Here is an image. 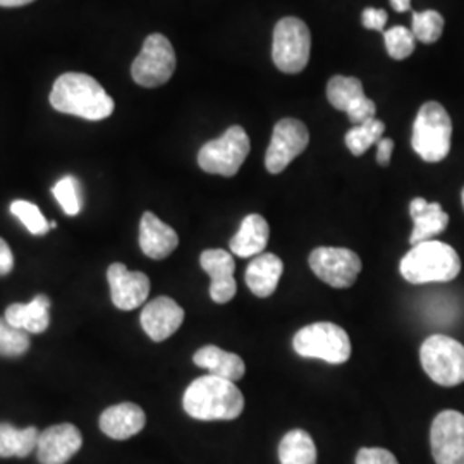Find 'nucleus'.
I'll return each instance as SVG.
<instances>
[{"instance_id": "nucleus-20", "label": "nucleus", "mask_w": 464, "mask_h": 464, "mask_svg": "<svg viewBox=\"0 0 464 464\" xmlns=\"http://www.w3.org/2000/svg\"><path fill=\"white\" fill-rule=\"evenodd\" d=\"M284 264L274 253H262L249 262L246 268V284L249 291L258 298H268L274 295L281 281Z\"/></svg>"}, {"instance_id": "nucleus-30", "label": "nucleus", "mask_w": 464, "mask_h": 464, "mask_svg": "<svg viewBox=\"0 0 464 464\" xmlns=\"http://www.w3.org/2000/svg\"><path fill=\"white\" fill-rule=\"evenodd\" d=\"M28 332L13 327L5 318H0V354L7 358H16L30 349Z\"/></svg>"}, {"instance_id": "nucleus-14", "label": "nucleus", "mask_w": 464, "mask_h": 464, "mask_svg": "<svg viewBox=\"0 0 464 464\" xmlns=\"http://www.w3.org/2000/svg\"><path fill=\"white\" fill-rule=\"evenodd\" d=\"M83 446V437L71 423L53 425L38 437L36 458L40 464H66Z\"/></svg>"}, {"instance_id": "nucleus-19", "label": "nucleus", "mask_w": 464, "mask_h": 464, "mask_svg": "<svg viewBox=\"0 0 464 464\" xmlns=\"http://www.w3.org/2000/svg\"><path fill=\"white\" fill-rule=\"evenodd\" d=\"M410 214L413 218V232L410 237L411 246L423 241H430L437 234L446 231L449 226V216L442 210L440 203H430L425 198H415L410 205Z\"/></svg>"}, {"instance_id": "nucleus-11", "label": "nucleus", "mask_w": 464, "mask_h": 464, "mask_svg": "<svg viewBox=\"0 0 464 464\" xmlns=\"http://www.w3.org/2000/svg\"><path fill=\"white\" fill-rule=\"evenodd\" d=\"M310 143L308 128L293 117L281 119L274 126L270 145L266 149V167L270 174H281Z\"/></svg>"}, {"instance_id": "nucleus-10", "label": "nucleus", "mask_w": 464, "mask_h": 464, "mask_svg": "<svg viewBox=\"0 0 464 464\" xmlns=\"http://www.w3.org/2000/svg\"><path fill=\"white\" fill-rule=\"evenodd\" d=\"M308 264L320 281L335 289L351 287L363 268L362 258L353 249L331 246L314 249Z\"/></svg>"}, {"instance_id": "nucleus-29", "label": "nucleus", "mask_w": 464, "mask_h": 464, "mask_svg": "<svg viewBox=\"0 0 464 464\" xmlns=\"http://www.w3.org/2000/svg\"><path fill=\"white\" fill-rule=\"evenodd\" d=\"M411 32L421 44H435L444 32V17L431 9L423 13H413Z\"/></svg>"}, {"instance_id": "nucleus-17", "label": "nucleus", "mask_w": 464, "mask_h": 464, "mask_svg": "<svg viewBox=\"0 0 464 464\" xmlns=\"http://www.w3.org/2000/svg\"><path fill=\"white\" fill-rule=\"evenodd\" d=\"M145 411L134 402H121L100 416V430L114 440H126L145 429Z\"/></svg>"}, {"instance_id": "nucleus-21", "label": "nucleus", "mask_w": 464, "mask_h": 464, "mask_svg": "<svg viewBox=\"0 0 464 464\" xmlns=\"http://www.w3.org/2000/svg\"><path fill=\"white\" fill-rule=\"evenodd\" d=\"M270 227L268 222L258 214H249L243 218L239 231L232 236L231 251L239 258H255L264 253L268 245Z\"/></svg>"}, {"instance_id": "nucleus-3", "label": "nucleus", "mask_w": 464, "mask_h": 464, "mask_svg": "<svg viewBox=\"0 0 464 464\" xmlns=\"http://www.w3.org/2000/svg\"><path fill=\"white\" fill-rule=\"evenodd\" d=\"M399 272L411 284L454 281L461 272V258L448 243L430 239L415 245L402 256Z\"/></svg>"}, {"instance_id": "nucleus-8", "label": "nucleus", "mask_w": 464, "mask_h": 464, "mask_svg": "<svg viewBox=\"0 0 464 464\" xmlns=\"http://www.w3.org/2000/svg\"><path fill=\"white\" fill-rule=\"evenodd\" d=\"M249 136L245 128L231 126L226 133L205 143L198 153V166L208 174L232 178L249 155Z\"/></svg>"}, {"instance_id": "nucleus-36", "label": "nucleus", "mask_w": 464, "mask_h": 464, "mask_svg": "<svg viewBox=\"0 0 464 464\" xmlns=\"http://www.w3.org/2000/svg\"><path fill=\"white\" fill-rule=\"evenodd\" d=\"M14 268V255L9 245L0 237V277L11 274Z\"/></svg>"}, {"instance_id": "nucleus-2", "label": "nucleus", "mask_w": 464, "mask_h": 464, "mask_svg": "<svg viewBox=\"0 0 464 464\" xmlns=\"http://www.w3.org/2000/svg\"><path fill=\"white\" fill-rule=\"evenodd\" d=\"M183 408L188 415L201 421L236 420L245 410V398L234 382L205 375L189 383Z\"/></svg>"}, {"instance_id": "nucleus-24", "label": "nucleus", "mask_w": 464, "mask_h": 464, "mask_svg": "<svg viewBox=\"0 0 464 464\" xmlns=\"http://www.w3.org/2000/svg\"><path fill=\"white\" fill-rule=\"evenodd\" d=\"M281 464H316V448L308 431L291 430L282 437L279 444Z\"/></svg>"}, {"instance_id": "nucleus-15", "label": "nucleus", "mask_w": 464, "mask_h": 464, "mask_svg": "<svg viewBox=\"0 0 464 464\" xmlns=\"http://www.w3.org/2000/svg\"><path fill=\"white\" fill-rule=\"evenodd\" d=\"M201 268L210 276V298L218 304L229 303L236 293L237 284L234 279L236 262L226 249H205L199 256Z\"/></svg>"}, {"instance_id": "nucleus-39", "label": "nucleus", "mask_w": 464, "mask_h": 464, "mask_svg": "<svg viewBox=\"0 0 464 464\" xmlns=\"http://www.w3.org/2000/svg\"><path fill=\"white\" fill-rule=\"evenodd\" d=\"M34 0H0V7H21L32 4Z\"/></svg>"}, {"instance_id": "nucleus-25", "label": "nucleus", "mask_w": 464, "mask_h": 464, "mask_svg": "<svg viewBox=\"0 0 464 464\" xmlns=\"http://www.w3.org/2000/svg\"><path fill=\"white\" fill-rule=\"evenodd\" d=\"M40 433L34 427L19 430L11 423H0V458H26L38 446Z\"/></svg>"}, {"instance_id": "nucleus-34", "label": "nucleus", "mask_w": 464, "mask_h": 464, "mask_svg": "<svg viewBox=\"0 0 464 464\" xmlns=\"http://www.w3.org/2000/svg\"><path fill=\"white\" fill-rule=\"evenodd\" d=\"M356 464H399L396 456L382 448L360 449L356 456Z\"/></svg>"}, {"instance_id": "nucleus-35", "label": "nucleus", "mask_w": 464, "mask_h": 464, "mask_svg": "<svg viewBox=\"0 0 464 464\" xmlns=\"http://www.w3.org/2000/svg\"><path fill=\"white\" fill-rule=\"evenodd\" d=\"M387 11L383 9H373V7H366L362 14V23L366 30H377V32H383V26L387 23Z\"/></svg>"}, {"instance_id": "nucleus-33", "label": "nucleus", "mask_w": 464, "mask_h": 464, "mask_svg": "<svg viewBox=\"0 0 464 464\" xmlns=\"http://www.w3.org/2000/svg\"><path fill=\"white\" fill-rule=\"evenodd\" d=\"M375 112H377V105L373 100L363 97L362 100H358L356 103H353L346 111L349 121L354 124V126H360L370 119H375Z\"/></svg>"}, {"instance_id": "nucleus-13", "label": "nucleus", "mask_w": 464, "mask_h": 464, "mask_svg": "<svg viewBox=\"0 0 464 464\" xmlns=\"http://www.w3.org/2000/svg\"><path fill=\"white\" fill-rule=\"evenodd\" d=\"M112 303L119 310L130 312L141 306L150 295V279L143 272H131L122 264H112L107 270Z\"/></svg>"}, {"instance_id": "nucleus-12", "label": "nucleus", "mask_w": 464, "mask_h": 464, "mask_svg": "<svg viewBox=\"0 0 464 464\" xmlns=\"http://www.w3.org/2000/svg\"><path fill=\"white\" fill-rule=\"evenodd\" d=\"M431 456L437 464H464V415L446 410L430 429Z\"/></svg>"}, {"instance_id": "nucleus-37", "label": "nucleus", "mask_w": 464, "mask_h": 464, "mask_svg": "<svg viewBox=\"0 0 464 464\" xmlns=\"http://www.w3.org/2000/svg\"><path fill=\"white\" fill-rule=\"evenodd\" d=\"M392 150H394V141L391 138H382L381 141L377 143V162L382 167H387L391 164Z\"/></svg>"}, {"instance_id": "nucleus-22", "label": "nucleus", "mask_w": 464, "mask_h": 464, "mask_svg": "<svg viewBox=\"0 0 464 464\" xmlns=\"http://www.w3.org/2000/svg\"><path fill=\"white\" fill-rule=\"evenodd\" d=\"M50 299L45 295L34 296L28 304L14 303L5 310L4 318L19 331L42 334L49 329Z\"/></svg>"}, {"instance_id": "nucleus-31", "label": "nucleus", "mask_w": 464, "mask_h": 464, "mask_svg": "<svg viewBox=\"0 0 464 464\" xmlns=\"http://www.w3.org/2000/svg\"><path fill=\"white\" fill-rule=\"evenodd\" d=\"M383 40H385V49L389 52V55L396 61L408 59L415 52V34L406 26H394L383 32Z\"/></svg>"}, {"instance_id": "nucleus-1", "label": "nucleus", "mask_w": 464, "mask_h": 464, "mask_svg": "<svg viewBox=\"0 0 464 464\" xmlns=\"http://www.w3.org/2000/svg\"><path fill=\"white\" fill-rule=\"evenodd\" d=\"M50 105L63 114L102 121L112 116L114 100L103 86L84 72H66L55 80L50 92Z\"/></svg>"}, {"instance_id": "nucleus-26", "label": "nucleus", "mask_w": 464, "mask_h": 464, "mask_svg": "<svg viewBox=\"0 0 464 464\" xmlns=\"http://www.w3.org/2000/svg\"><path fill=\"white\" fill-rule=\"evenodd\" d=\"M366 97L363 84L358 78L334 76L327 84V99L337 111L346 112L353 103Z\"/></svg>"}, {"instance_id": "nucleus-5", "label": "nucleus", "mask_w": 464, "mask_h": 464, "mask_svg": "<svg viewBox=\"0 0 464 464\" xmlns=\"http://www.w3.org/2000/svg\"><path fill=\"white\" fill-rule=\"evenodd\" d=\"M293 348L303 358L343 365L351 356V339L343 327L332 322H316L296 332Z\"/></svg>"}, {"instance_id": "nucleus-40", "label": "nucleus", "mask_w": 464, "mask_h": 464, "mask_svg": "<svg viewBox=\"0 0 464 464\" xmlns=\"http://www.w3.org/2000/svg\"><path fill=\"white\" fill-rule=\"evenodd\" d=\"M461 201H463V208H464V188H463V191H461Z\"/></svg>"}, {"instance_id": "nucleus-38", "label": "nucleus", "mask_w": 464, "mask_h": 464, "mask_svg": "<svg viewBox=\"0 0 464 464\" xmlns=\"http://www.w3.org/2000/svg\"><path fill=\"white\" fill-rule=\"evenodd\" d=\"M391 5L398 13H406L411 9V0H391Z\"/></svg>"}, {"instance_id": "nucleus-23", "label": "nucleus", "mask_w": 464, "mask_h": 464, "mask_svg": "<svg viewBox=\"0 0 464 464\" xmlns=\"http://www.w3.org/2000/svg\"><path fill=\"white\" fill-rule=\"evenodd\" d=\"M193 362L199 368L208 370L210 372L208 375H216L220 379L234 382V383L241 381L246 372V365L241 360V356H237L234 353H227L217 346H205V348L198 349L193 356Z\"/></svg>"}, {"instance_id": "nucleus-28", "label": "nucleus", "mask_w": 464, "mask_h": 464, "mask_svg": "<svg viewBox=\"0 0 464 464\" xmlns=\"http://www.w3.org/2000/svg\"><path fill=\"white\" fill-rule=\"evenodd\" d=\"M11 214L21 220V224L34 236H44L50 231V222L40 212V208L26 199H16L11 205Z\"/></svg>"}, {"instance_id": "nucleus-6", "label": "nucleus", "mask_w": 464, "mask_h": 464, "mask_svg": "<svg viewBox=\"0 0 464 464\" xmlns=\"http://www.w3.org/2000/svg\"><path fill=\"white\" fill-rule=\"evenodd\" d=\"M420 362L431 381L442 387L464 382V346L444 334H433L420 348Z\"/></svg>"}, {"instance_id": "nucleus-27", "label": "nucleus", "mask_w": 464, "mask_h": 464, "mask_svg": "<svg viewBox=\"0 0 464 464\" xmlns=\"http://www.w3.org/2000/svg\"><path fill=\"white\" fill-rule=\"evenodd\" d=\"M383 131H385V124L382 121L370 119L360 126H353L344 136V141L354 157H362L365 155L366 150L381 141Z\"/></svg>"}, {"instance_id": "nucleus-32", "label": "nucleus", "mask_w": 464, "mask_h": 464, "mask_svg": "<svg viewBox=\"0 0 464 464\" xmlns=\"http://www.w3.org/2000/svg\"><path fill=\"white\" fill-rule=\"evenodd\" d=\"M52 193L67 216L74 217L82 212L80 184L72 176H66L61 181H57V184L52 188Z\"/></svg>"}, {"instance_id": "nucleus-16", "label": "nucleus", "mask_w": 464, "mask_h": 464, "mask_svg": "<svg viewBox=\"0 0 464 464\" xmlns=\"http://www.w3.org/2000/svg\"><path fill=\"white\" fill-rule=\"evenodd\" d=\"M140 320L150 339L162 343L183 325L184 310L174 299L159 296L145 304Z\"/></svg>"}, {"instance_id": "nucleus-18", "label": "nucleus", "mask_w": 464, "mask_h": 464, "mask_svg": "<svg viewBox=\"0 0 464 464\" xmlns=\"http://www.w3.org/2000/svg\"><path fill=\"white\" fill-rule=\"evenodd\" d=\"M179 237L166 222L151 212H145L140 222V248L151 260H164L178 248Z\"/></svg>"}, {"instance_id": "nucleus-9", "label": "nucleus", "mask_w": 464, "mask_h": 464, "mask_svg": "<svg viewBox=\"0 0 464 464\" xmlns=\"http://www.w3.org/2000/svg\"><path fill=\"white\" fill-rule=\"evenodd\" d=\"M176 71V52L169 38L160 34L147 36L141 52L134 59L131 76L134 83L145 88L166 84Z\"/></svg>"}, {"instance_id": "nucleus-4", "label": "nucleus", "mask_w": 464, "mask_h": 464, "mask_svg": "<svg viewBox=\"0 0 464 464\" xmlns=\"http://www.w3.org/2000/svg\"><path fill=\"white\" fill-rule=\"evenodd\" d=\"M452 121L439 102H427L418 111L411 147L429 164L442 162L450 151Z\"/></svg>"}, {"instance_id": "nucleus-7", "label": "nucleus", "mask_w": 464, "mask_h": 464, "mask_svg": "<svg viewBox=\"0 0 464 464\" xmlns=\"http://www.w3.org/2000/svg\"><path fill=\"white\" fill-rule=\"evenodd\" d=\"M312 34L304 21L298 17H282L274 28L272 59L276 67L287 72L298 74L310 61Z\"/></svg>"}]
</instances>
